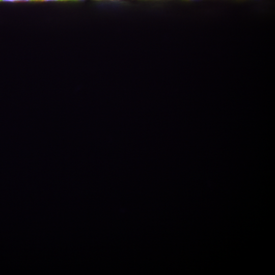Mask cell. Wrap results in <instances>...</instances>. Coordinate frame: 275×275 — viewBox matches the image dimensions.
I'll use <instances>...</instances> for the list:
<instances>
[{
    "mask_svg": "<svg viewBox=\"0 0 275 275\" xmlns=\"http://www.w3.org/2000/svg\"><path fill=\"white\" fill-rule=\"evenodd\" d=\"M43 0H19V2H42Z\"/></svg>",
    "mask_w": 275,
    "mask_h": 275,
    "instance_id": "cell-3",
    "label": "cell"
},
{
    "mask_svg": "<svg viewBox=\"0 0 275 275\" xmlns=\"http://www.w3.org/2000/svg\"><path fill=\"white\" fill-rule=\"evenodd\" d=\"M83 1V0H43V2H49V1H55V2H62V1Z\"/></svg>",
    "mask_w": 275,
    "mask_h": 275,
    "instance_id": "cell-1",
    "label": "cell"
},
{
    "mask_svg": "<svg viewBox=\"0 0 275 275\" xmlns=\"http://www.w3.org/2000/svg\"><path fill=\"white\" fill-rule=\"evenodd\" d=\"M98 1H103V0H98ZM106 1H119V0H106Z\"/></svg>",
    "mask_w": 275,
    "mask_h": 275,
    "instance_id": "cell-4",
    "label": "cell"
},
{
    "mask_svg": "<svg viewBox=\"0 0 275 275\" xmlns=\"http://www.w3.org/2000/svg\"><path fill=\"white\" fill-rule=\"evenodd\" d=\"M19 0H0V2H18Z\"/></svg>",
    "mask_w": 275,
    "mask_h": 275,
    "instance_id": "cell-2",
    "label": "cell"
}]
</instances>
